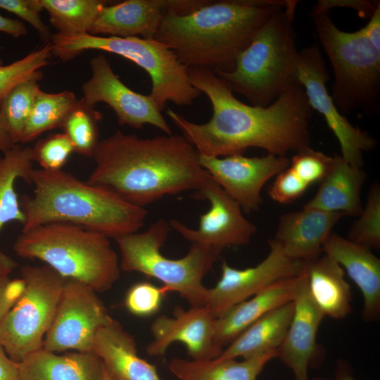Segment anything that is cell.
Listing matches in <instances>:
<instances>
[{"mask_svg": "<svg viewBox=\"0 0 380 380\" xmlns=\"http://www.w3.org/2000/svg\"><path fill=\"white\" fill-rule=\"evenodd\" d=\"M30 184L34 187V195L21 198L26 217L22 232L59 222L116 239L136 233L148 213L110 189L80 181L62 170L33 168Z\"/></svg>", "mask_w": 380, "mask_h": 380, "instance_id": "obj_4", "label": "cell"}, {"mask_svg": "<svg viewBox=\"0 0 380 380\" xmlns=\"http://www.w3.org/2000/svg\"><path fill=\"white\" fill-rule=\"evenodd\" d=\"M306 279L304 267L300 275L274 282L216 319V344L223 350L253 322L280 306L293 301Z\"/></svg>", "mask_w": 380, "mask_h": 380, "instance_id": "obj_22", "label": "cell"}, {"mask_svg": "<svg viewBox=\"0 0 380 380\" xmlns=\"http://www.w3.org/2000/svg\"><path fill=\"white\" fill-rule=\"evenodd\" d=\"M294 311L293 301L260 318L234 339L220 355V359L248 358L277 350L289 327Z\"/></svg>", "mask_w": 380, "mask_h": 380, "instance_id": "obj_28", "label": "cell"}, {"mask_svg": "<svg viewBox=\"0 0 380 380\" xmlns=\"http://www.w3.org/2000/svg\"><path fill=\"white\" fill-rule=\"evenodd\" d=\"M191 84L206 95L213 114L205 123H194L170 108L166 114L200 155L219 157L243 154L251 147L286 156L310 146L312 113L303 88L295 84L265 107L237 99L211 70L188 68Z\"/></svg>", "mask_w": 380, "mask_h": 380, "instance_id": "obj_1", "label": "cell"}, {"mask_svg": "<svg viewBox=\"0 0 380 380\" xmlns=\"http://www.w3.org/2000/svg\"><path fill=\"white\" fill-rule=\"evenodd\" d=\"M18 364L19 380H103L105 369L92 351L57 355L43 348Z\"/></svg>", "mask_w": 380, "mask_h": 380, "instance_id": "obj_24", "label": "cell"}, {"mask_svg": "<svg viewBox=\"0 0 380 380\" xmlns=\"http://www.w3.org/2000/svg\"><path fill=\"white\" fill-rule=\"evenodd\" d=\"M170 292L165 287H158L146 281L133 285L125 297V306L133 315L148 317L156 314L160 309L165 295Z\"/></svg>", "mask_w": 380, "mask_h": 380, "instance_id": "obj_37", "label": "cell"}, {"mask_svg": "<svg viewBox=\"0 0 380 380\" xmlns=\"http://www.w3.org/2000/svg\"><path fill=\"white\" fill-rule=\"evenodd\" d=\"M298 1L288 0L258 30L234 69L215 73L252 106L265 107L298 84L293 20Z\"/></svg>", "mask_w": 380, "mask_h": 380, "instance_id": "obj_5", "label": "cell"}, {"mask_svg": "<svg viewBox=\"0 0 380 380\" xmlns=\"http://www.w3.org/2000/svg\"><path fill=\"white\" fill-rule=\"evenodd\" d=\"M15 145L6 121L0 115V151L4 153Z\"/></svg>", "mask_w": 380, "mask_h": 380, "instance_id": "obj_44", "label": "cell"}, {"mask_svg": "<svg viewBox=\"0 0 380 380\" xmlns=\"http://www.w3.org/2000/svg\"><path fill=\"white\" fill-rule=\"evenodd\" d=\"M52 55L51 42L11 64L3 65L0 58V103L18 84L42 73Z\"/></svg>", "mask_w": 380, "mask_h": 380, "instance_id": "obj_34", "label": "cell"}, {"mask_svg": "<svg viewBox=\"0 0 380 380\" xmlns=\"http://www.w3.org/2000/svg\"><path fill=\"white\" fill-rule=\"evenodd\" d=\"M25 289L22 279H11L0 275V324Z\"/></svg>", "mask_w": 380, "mask_h": 380, "instance_id": "obj_41", "label": "cell"}, {"mask_svg": "<svg viewBox=\"0 0 380 380\" xmlns=\"http://www.w3.org/2000/svg\"><path fill=\"white\" fill-rule=\"evenodd\" d=\"M112 319L93 288L80 281L66 278L42 348L54 353L68 350L91 351L97 332Z\"/></svg>", "mask_w": 380, "mask_h": 380, "instance_id": "obj_11", "label": "cell"}, {"mask_svg": "<svg viewBox=\"0 0 380 380\" xmlns=\"http://www.w3.org/2000/svg\"><path fill=\"white\" fill-rule=\"evenodd\" d=\"M92 157L87 182L143 208L167 195L198 191L210 176L182 135L144 139L117 130L99 141Z\"/></svg>", "mask_w": 380, "mask_h": 380, "instance_id": "obj_2", "label": "cell"}, {"mask_svg": "<svg viewBox=\"0 0 380 380\" xmlns=\"http://www.w3.org/2000/svg\"><path fill=\"white\" fill-rule=\"evenodd\" d=\"M91 351L111 380H160L156 367L138 355L134 337L113 318L97 332Z\"/></svg>", "mask_w": 380, "mask_h": 380, "instance_id": "obj_23", "label": "cell"}, {"mask_svg": "<svg viewBox=\"0 0 380 380\" xmlns=\"http://www.w3.org/2000/svg\"><path fill=\"white\" fill-rule=\"evenodd\" d=\"M274 358H277V350L241 360L218 357L205 360L173 358L168 367L179 380H258L265 366Z\"/></svg>", "mask_w": 380, "mask_h": 380, "instance_id": "obj_29", "label": "cell"}, {"mask_svg": "<svg viewBox=\"0 0 380 380\" xmlns=\"http://www.w3.org/2000/svg\"><path fill=\"white\" fill-rule=\"evenodd\" d=\"M287 1H208L187 13L171 10L154 39L170 48L187 68L231 72L258 30Z\"/></svg>", "mask_w": 380, "mask_h": 380, "instance_id": "obj_3", "label": "cell"}, {"mask_svg": "<svg viewBox=\"0 0 380 380\" xmlns=\"http://www.w3.org/2000/svg\"><path fill=\"white\" fill-rule=\"evenodd\" d=\"M0 8L13 13L32 25L46 43L51 42L52 34L40 18L43 8L39 0H0Z\"/></svg>", "mask_w": 380, "mask_h": 380, "instance_id": "obj_39", "label": "cell"}, {"mask_svg": "<svg viewBox=\"0 0 380 380\" xmlns=\"http://www.w3.org/2000/svg\"><path fill=\"white\" fill-rule=\"evenodd\" d=\"M91 77L82 87L87 105L94 107L99 102L108 104L115 112L120 125L141 129L151 125L167 135L172 130L156 103L148 95L136 92L126 86L114 73L103 54L90 60Z\"/></svg>", "mask_w": 380, "mask_h": 380, "instance_id": "obj_15", "label": "cell"}, {"mask_svg": "<svg viewBox=\"0 0 380 380\" xmlns=\"http://www.w3.org/2000/svg\"><path fill=\"white\" fill-rule=\"evenodd\" d=\"M296 77L312 109L324 117L327 126L336 136L342 158L350 165L362 167L363 153L373 149L376 140L353 125L334 103L326 87L329 75L317 43L298 51Z\"/></svg>", "mask_w": 380, "mask_h": 380, "instance_id": "obj_12", "label": "cell"}, {"mask_svg": "<svg viewBox=\"0 0 380 380\" xmlns=\"http://www.w3.org/2000/svg\"><path fill=\"white\" fill-rule=\"evenodd\" d=\"M216 318L206 305L184 310L177 306L172 317H158L151 325L153 340L146 346L150 356L165 353L173 343H182L194 360H210L222 351L215 343Z\"/></svg>", "mask_w": 380, "mask_h": 380, "instance_id": "obj_17", "label": "cell"}, {"mask_svg": "<svg viewBox=\"0 0 380 380\" xmlns=\"http://www.w3.org/2000/svg\"><path fill=\"white\" fill-rule=\"evenodd\" d=\"M308 186L289 166L277 175L268 194L277 202L289 203L301 196Z\"/></svg>", "mask_w": 380, "mask_h": 380, "instance_id": "obj_40", "label": "cell"}, {"mask_svg": "<svg viewBox=\"0 0 380 380\" xmlns=\"http://www.w3.org/2000/svg\"><path fill=\"white\" fill-rule=\"evenodd\" d=\"M341 213L305 208L283 215L272 240L289 258L302 262L318 258Z\"/></svg>", "mask_w": 380, "mask_h": 380, "instance_id": "obj_19", "label": "cell"}, {"mask_svg": "<svg viewBox=\"0 0 380 380\" xmlns=\"http://www.w3.org/2000/svg\"><path fill=\"white\" fill-rule=\"evenodd\" d=\"M171 227L161 218L145 232L119 236L120 270L138 272L163 283L169 291L177 292L191 307L206 305L208 291L204 277L213 269L220 254L200 243H191L187 254L171 259L160 252Z\"/></svg>", "mask_w": 380, "mask_h": 380, "instance_id": "obj_9", "label": "cell"}, {"mask_svg": "<svg viewBox=\"0 0 380 380\" xmlns=\"http://www.w3.org/2000/svg\"><path fill=\"white\" fill-rule=\"evenodd\" d=\"M0 380H19L18 364L8 356L1 344Z\"/></svg>", "mask_w": 380, "mask_h": 380, "instance_id": "obj_42", "label": "cell"}, {"mask_svg": "<svg viewBox=\"0 0 380 380\" xmlns=\"http://www.w3.org/2000/svg\"><path fill=\"white\" fill-rule=\"evenodd\" d=\"M293 303V315L277 358L292 370L296 380H308V367L318 350L317 331L324 316L309 294L307 279Z\"/></svg>", "mask_w": 380, "mask_h": 380, "instance_id": "obj_21", "label": "cell"}, {"mask_svg": "<svg viewBox=\"0 0 380 380\" xmlns=\"http://www.w3.org/2000/svg\"><path fill=\"white\" fill-rule=\"evenodd\" d=\"M269 246L266 258L254 267L237 269L222 262L220 278L214 287L208 289L205 305L215 318L274 282L303 272V262L286 256L272 239Z\"/></svg>", "mask_w": 380, "mask_h": 380, "instance_id": "obj_14", "label": "cell"}, {"mask_svg": "<svg viewBox=\"0 0 380 380\" xmlns=\"http://www.w3.org/2000/svg\"><path fill=\"white\" fill-rule=\"evenodd\" d=\"M367 177L362 167L353 166L336 155L319 182L317 193L304 207L358 216L363 208L360 194Z\"/></svg>", "mask_w": 380, "mask_h": 380, "instance_id": "obj_25", "label": "cell"}, {"mask_svg": "<svg viewBox=\"0 0 380 380\" xmlns=\"http://www.w3.org/2000/svg\"><path fill=\"white\" fill-rule=\"evenodd\" d=\"M0 32L13 37H20L27 33V29L21 21L0 14Z\"/></svg>", "mask_w": 380, "mask_h": 380, "instance_id": "obj_43", "label": "cell"}, {"mask_svg": "<svg viewBox=\"0 0 380 380\" xmlns=\"http://www.w3.org/2000/svg\"><path fill=\"white\" fill-rule=\"evenodd\" d=\"M360 217L351 227L348 239L370 249L380 247V186L374 184Z\"/></svg>", "mask_w": 380, "mask_h": 380, "instance_id": "obj_35", "label": "cell"}, {"mask_svg": "<svg viewBox=\"0 0 380 380\" xmlns=\"http://www.w3.org/2000/svg\"><path fill=\"white\" fill-rule=\"evenodd\" d=\"M324 253L346 270L363 297L362 319L380 317V260L371 249L331 232L323 244Z\"/></svg>", "mask_w": 380, "mask_h": 380, "instance_id": "obj_20", "label": "cell"}, {"mask_svg": "<svg viewBox=\"0 0 380 380\" xmlns=\"http://www.w3.org/2000/svg\"><path fill=\"white\" fill-rule=\"evenodd\" d=\"M197 200H208L210 209L201 215L199 226L193 229L176 219L170 226L191 243L208 246L219 254L227 247L248 244L257 232L243 215L241 208L210 175L192 194Z\"/></svg>", "mask_w": 380, "mask_h": 380, "instance_id": "obj_13", "label": "cell"}, {"mask_svg": "<svg viewBox=\"0 0 380 380\" xmlns=\"http://www.w3.org/2000/svg\"><path fill=\"white\" fill-rule=\"evenodd\" d=\"M303 262L309 294L324 316L347 317L352 310V293L341 266L326 254Z\"/></svg>", "mask_w": 380, "mask_h": 380, "instance_id": "obj_26", "label": "cell"}, {"mask_svg": "<svg viewBox=\"0 0 380 380\" xmlns=\"http://www.w3.org/2000/svg\"><path fill=\"white\" fill-rule=\"evenodd\" d=\"M0 155V231L9 222L17 221L23 225L25 215L18 201L15 182L22 178L30 184L32 163V148L15 144ZM18 262L0 251V275L8 276L18 267Z\"/></svg>", "mask_w": 380, "mask_h": 380, "instance_id": "obj_27", "label": "cell"}, {"mask_svg": "<svg viewBox=\"0 0 380 380\" xmlns=\"http://www.w3.org/2000/svg\"><path fill=\"white\" fill-rule=\"evenodd\" d=\"M102 115L82 99L70 111L61 128L70 140L74 151L84 156L92 157L99 143L98 122Z\"/></svg>", "mask_w": 380, "mask_h": 380, "instance_id": "obj_33", "label": "cell"}, {"mask_svg": "<svg viewBox=\"0 0 380 380\" xmlns=\"http://www.w3.org/2000/svg\"><path fill=\"white\" fill-rule=\"evenodd\" d=\"M66 278L46 265L22 268L25 289L0 324V344L13 361L42 348Z\"/></svg>", "mask_w": 380, "mask_h": 380, "instance_id": "obj_10", "label": "cell"}, {"mask_svg": "<svg viewBox=\"0 0 380 380\" xmlns=\"http://www.w3.org/2000/svg\"><path fill=\"white\" fill-rule=\"evenodd\" d=\"M49 15L57 33H89L101 9L108 4L103 0H39Z\"/></svg>", "mask_w": 380, "mask_h": 380, "instance_id": "obj_31", "label": "cell"}, {"mask_svg": "<svg viewBox=\"0 0 380 380\" xmlns=\"http://www.w3.org/2000/svg\"><path fill=\"white\" fill-rule=\"evenodd\" d=\"M103 380H111L108 376L107 375V374L106 373V371H105V375H104V379Z\"/></svg>", "mask_w": 380, "mask_h": 380, "instance_id": "obj_46", "label": "cell"}, {"mask_svg": "<svg viewBox=\"0 0 380 380\" xmlns=\"http://www.w3.org/2000/svg\"><path fill=\"white\" fill-rule=\"evenodd\" d=\"M13 250L19 257L42 260L62 276L85 283L96 292L110 289L120 274L108 237L68 222H51L22 232Z\"/></svg>", "mask_w": 380, "mask_h": 380, "instance_id": "obj_6", "label": "cell"}, {"mask_svg": "<svg viewBox=\"0 0 380 380\" xmlns=\"http://www.w3.org/2000/svg\"><path fill=\"white\" fill-rule=\"evenodd\" d=\"M43 73L15 86L0 103V115L5 120L15 144H19L34 103L41 90L39 81Z\"/></svg>", "mask_w": 380, "mask_h": 380, "instance_id": "obj_32", "label": "cell"}, {"mask_svg": "<svg viewBox=\"0 0 380 380\" xmlns=\"http://www.w3.org/2000/svg\"><path fill=\"white\" fill-rule=\"evenodd\" d=\"M334 380H356L353 376L350 365L345 360L338 362Z\"/></svg>", "mask_w": 380, "mask_h": 380, "instance_id": "obj_45", "label": "cell"}, {"mask_svg": "<svg viewBox=\"0 0 380 380\" xmlns=\"http://www.w3.org/2000/svg\"><path fill=\"white\" fill-rule=\"evenodd\" d=\"M312 380H330V379L319 377V378H315Z\"/></svg>", "mask_w": 380, "mask_h": 380, "instance_id": "obj_47", "label": "cell"}, {"mask_svg": "<svg viewBox=\"0 0 380 380\" xmlns=\"http://www.w3.org/2000/svg\"><path fill=\"white\" fill-rule=\"evenodd\" d=\"M205 3L203 0H126L108 4L100 11L89 34L154 39L167 12L187 13Z\"/></svg>", "mask_w": 380, "mask_h": 380, "instance_id": "obj_18", "label": "cell"}, {"mask_svg": "<svg viewBox=\"0 0 380 380\" xmlns=\"http://www.w3.org/2000/svg\"><path fill=\"white\" fill-rule=\"evenodd\" d=\"M78 101L70 91L47 93L40 90L26 122L20 144L33 141L44 132L61 127Z\"/></svg>", "mask_w": 380, "mask_h": 380, "instance_id": "obj_30", "label": "cell"}, {"mask_svg": "<svg viewBox=\"0 0 380 380\" xmlns=\"http://www.w3.org/2000/svg\"><path fill=\"white\" fill-rule=\"evenodd\" d=\"M51 43L52 55L63 62L90 49L109 52L132 61L149 75L151 91L148 96L160 111L167 101L177 106H190L201 94L191 84L188 68L179 62L170 48L153 38L56 32L52 34Z\"/></svg>", "mask_w": 380, "mask_h": 380, "instance_id": "obj_8", "label": "cell"}, {"mask_svg": "<svg viewBox=\"0 0 380 380\" xmlns=\"http://www.w3.org/2000/svg\"><path fill=\"white\" fill-rule=\"evenodd\" d=\"M199 163L246 213L259 209L263 186L290 165L286 156L272 154L252 158L243 154L224 158L199 154Z\"/></svg>", "mask_w": 380, "mask_h": 380, "instance_id": "obj_16", "label": "cell"}, {"mask_svg": "<svg viewBox=\"0 0 380 380\" xmlns=\"http://www.w3.org/2000/svg\"><path fill=\"white\" fill-rule=\"evenodd\" d=\"M333 157L315 151L310 146L295 154L290 161L289 167L308 186L319 182L329 171Z\"/></svg>", "mask_w": 380, "mask_h": 380, "instance_id": "obj_38", "label": "cell"}, {"mask_svg": "<svg viewBox=\"0 0 380 380\" xmlns=\"http://www.w3.org/2000/svg\"><path fill=\"white\" fill-rule=\"evenodd\" d=\"M32 151L34 161L42 169L59 170L74 151V147L65 133H57L38 141Z\"/></svg>", "mask_w": 380, "mask_h": 380, "instance_id": "obj_36", "label": "cell"}, {"mask_svg": "<svg viewBox=\"0 0 380 380\" xmlns=\"http://www.w3.org/2000/svg\"><path fill=\"white\" fill-rule=\"evenodd\" d=\"M310 16L334 74L332 96L345 113L377 110L380 95V44L364 27L352 32L338 28L329 11L315 5Z\"/></svg>", "mask_w": 380, "mask_h": 380, "instance_id": "obj_7", "label": "cell"}]
</instances>
